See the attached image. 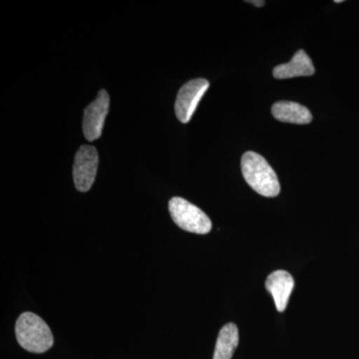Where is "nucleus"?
I'll list each match as a JSON object with an SVG mask.
<instances>
[{"label":"nucleus","instance_id":"nucleus-1","mask_svg":"<svg viewBox=\"0 0 359 359\" xmlns=\"http://www.w3.org/2000/svg\"><path fill=\"white\" fill-rule=\"evenodd\" d=\"M243 176L252 190L264 197H276L280 192V182L275 170L257 153H245L242 157Z\"/></svg>","mask_w":359,"mask_h":359},{"label":"nucleus","instance_id":"nucleus-2","mask_svg":"<svg viewBox=\"0 0 359 359\" xmlns=\"http://www.w3.org/2000/svg\"><path fill=\"white\" fill-rule=\"evenodd\" d=\"M16 339L25 351L44 353L53 346L50 328L40 316L33 313L21 314L15 325Z\"/></svg>","mask_w":359,"mask_h":359},{"label":"nucleus","instance_id":"nucleus-3","mask_svg":"<svg viewBox=\"0 0 359 359\" xmlns=\"http://www.w3.org/2000/svg\"><path fill=\"white\" fill-rule=\"evenodd\" d=\"M169 212L174 223L182 230L199 235H205L212 230L211 219L205 212L183 198L170 200Z\"/></svg>","mask_w":359,"mask_h":359},{"label":"nucleus","instance_id":"nucleus-4","mask_svg":"<svg viewBox=\"0 0 359 359\" xmlns=\"http://www.w3.org/2000/svg\"><path fill=\"white\" fill-rule=\"evenodd\" d=\"M99 156L93 146H81L75 155L73 180L79 192H88L95 182Z\"/></svg>","mask_w":359,"mask_h":359},{"label":"nucleus","instance_id":"nucleus-5","mask_svg":"<svg viewBox=\"0 0 359 359\" xmlns=\"http://www.w3.org/2000/svg\"><path fill=\"white\" fill-rule=\"evenodd\" d=\"M209 86L210 83L208 80L198 78V79L187 82L181 87L178 95H177L176 103H175V113H176L180 122L186 124L190 121L194 113L197 109L198 104Z\"/></svg>","mask_w":359,"mask_h":359},{"label":"nucleus","instance_id":"nucleus-6","mask_svg":"<svg viewBox=\"0 0 359 359\" xmlns=\"http://www.w3.org/2000/svg\"><path fill=\"white\" fill-rule=\"evenodd\" d=\"M110 98L106 90L99 91L97 98L84 111L83 132L85 138L92 142L100 138L104 122L109 112Z\"/></svg>","mask_w":359,"mask_h":359},{"label":"nucleus","instance_id":"nucleus-7","mask_svg":"<svg viewBox=\"0 0 359 359\" xmlns=\"http://www.w3.org/2000/svg\"><path fill=\"white\" fill-rule=\"evenodd\" d=\"M294 287V278L290 273L282 269L273 271L266 278V289L273 295L276 308L280 313L287 309Z\"/></svg>","mask_w":359,"mask_h":359},{"label":"nucleus","instance_id":"nucleus-8","mask_svg":"<svg viewBox=\"0 0 359 359\" xmlns=\"http://www.w3.org/2000/svg\"><path fill=\"white\" fill-rule=\"evenodd\" d=\"M316 72L313 61L304 50H299L289 63L276 66L273 74L276 79L311 76Z\"/></svg>","mask_w":359,"mask_h":359},{"label":"nucleus","instance_id":"nucleus-9","mask_svg":"<svg viewBox=\"0 0 359 359\" xmlns=\"http://www.w3.org/2000/svg\"><path fill=\"white\" fill-rule=\"evenodd\" d=\"M271 114L278 121L292 124L304 125L313 121V116L308 108L292 101H280L273 104Z\"/></svg>","mask_w":359,"mask_h":359},{"label":"nucleus","instance_id":"nucleus-10","mask_svg":"<svg viewBox=\"0 0 359 359\" xmlns=\"http://www.w3.org/2000/svg\"><path fill=\"white\" fill-rule=\"evenodd\" d=\"M238 346V330L235 323L224 325L219 330L214 359H231Z\"/></svg>","mask_w":359,"mask_h":359},{"label":"nucleus","instance_id":"nucleus-11","mask_svg":"<svg viewBox=\"0 0 359 359\" xmlns=\"http://www.w3.org/2000/svg\"><path fill=\"white\" fill-rule=\"evenodd\" d=\"M247 2H249V4H254L255 6H257V7L264 6V4H266V2H264V1H256V0H254V1H247Z\"/></svg>","mask_w":359,"mask_h":359}]
</instances>
